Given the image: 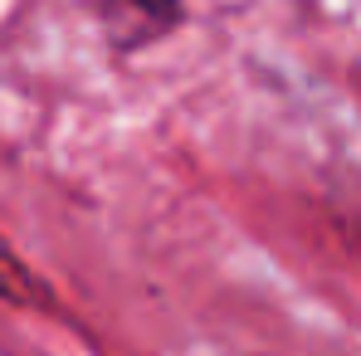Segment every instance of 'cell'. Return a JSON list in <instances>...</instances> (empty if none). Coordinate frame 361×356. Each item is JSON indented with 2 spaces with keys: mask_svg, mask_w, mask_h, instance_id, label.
Listing matches in <instances>:
<instances>
[{
  "mask_svg": "<svg viewBox=\"0 0 361 356\" xmlns=\"http://www.w3.org/2000/svg\"><path fill=\"white\" fill-rule=\"evenodd\" d=\"M0 302H15V307L39 302V283L30 278V269L20 264V254L10 244H0Z\"/></svg>",
  "mask_w": 361,
  "mask_h": 356,
  "instance_id": "6da1fadb",
  "label": "cell"
},
{
  "mask_svg": "<svg viewBox=\"0 0 361 356\" xmlns=\"http://www.w3.org/2000/svg\"><path fill=\"white\" fill-rule=\"evenodd\" d=\"M137 5H147V10H171L176 0H137Z\"/></svg>",
  "mask_w": 361,
  "mask_h": 356,
  "instance_id": "7a4b0ae2",
  "label": "cell"
}]
</instances>
